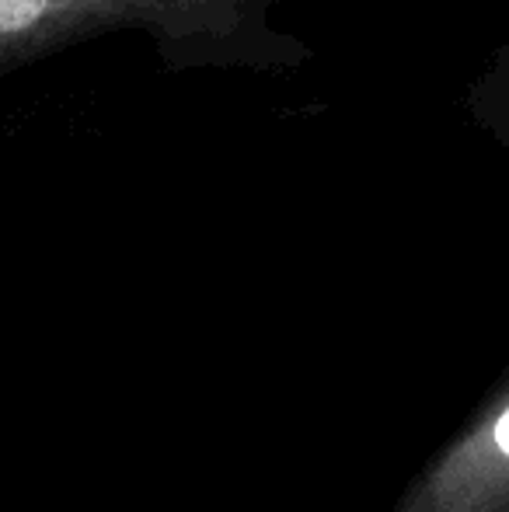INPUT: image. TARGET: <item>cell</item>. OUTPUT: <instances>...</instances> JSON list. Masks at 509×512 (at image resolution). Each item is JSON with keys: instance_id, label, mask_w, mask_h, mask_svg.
I'll return each instance as SVG.
<instances>
[{"instance_id": "obj_1", "label": "cell", "mask_w": 509, "mask_h": 512, "mask_svg": "<svg viewBox=\"0 0 509 512\" xmlns=\"http://www.w3.org/2000/svg\"><path fill=\"white\" fill-rule=\"evenodd\" d=\"M279 0H0V70L109 32H143L168 67H293Z\"/></svg>"}, {"instance_id": "obj_2", "label": "cell", "mask_w": 509, "mask_h": 512, "mask_svg": "<svg viewBox=\"0 0 509 512\" xmlns=\"http://www.w3.org/2000/svg\"><path fill=\"white\" fill-rule=\"evenodd\" d=\"M387 512H509V363Z\"/></svg>"}, {"instance_id": "obj_3", "label": "cell", "mask_w": 509, "mask_h": 512, "mask_svg": "<svg viewBox=\"0 0 509 512\" xmlns=\"http://www.w3.org/2000/svg\"><path fill=\"white\" fill-rule=\"evenodd\" d=\"M464 102H468L471 119L506 154V178H509V39L496 49L492 63L482 70V77H475Z\"/></svg>"}]
</instances>
